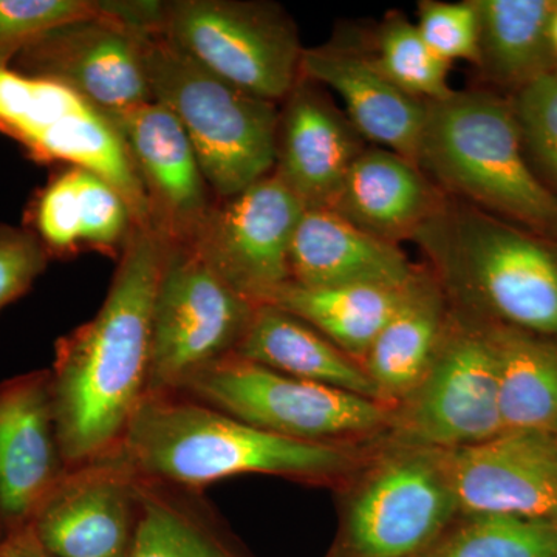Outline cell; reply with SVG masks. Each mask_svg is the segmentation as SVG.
<instances>
[{
    "label": "cell",
    "instance_id": "obj_1",
    "mask_svg": "<svg viewBox=\"0 0 557 557\" xmlns=\"http://www.w3.org/2000/svg\"><path fill=\"white\" fill-rule=\"evenodd\" d=\"M170 244L134 226L100 311L61 336L50 368L69 469L119 449L149 392L157 287Z\"/></svg>",
    "mask_w": 557,
    "mask_h": 557
},
{
    "label": "cell",
    "instance_id": "obj_2",
    "mask_svg": "<svg viewBox=\"0 0 557 557\" xmlns=\"http://www.w3.org/2000/svg\"><path fill=\"white\" fill-rule=\"evenodd\" d=\"M370 445L281 437L182 392H156L143 399L113 453L141 480L188 490L245 474L336 487L358 468Z\"/></svg>",
    "mask_w": 557,
    "mask_h": 557
},
{
    "label": "cell",
    "instance_id": "obj_3",
    "mask_svg": "<svg viewBox=\"0 0 557 557\" xmlns=\"http://www.w3.org/2000/svg\"><path fill=\"white\" fill-rule=\"evenodd\" d=\"M412 239L461 314L557 339V255L548 245L446 200Z\"/></svg>",
    "mask_w": 557,
    "mask_h": 557
},
{
    "label": "cell",
    "instance_id": "obj_4",
    "mask_svg": "<svg viewBox=\"0 0 557 557\" xmlns=\"http://www.w3.org/2000/svg\"><path fill=\"white\" fill-rule=\"evenodd\" d=\"M338 491L325 557H420L458 518L445 453L383 437Z\"/></svg>",
    "mask_w": 557,
    "mask_h": 557
},
{
    "label": "cell",
    "instance_id": "obj_5",
    "mask_svg": "<svg viewBox=\"0 0 557 557\" xmlns=\"http://www.w3.org/2000/svg\"><path fill=\"white\" fill-rule=\"evenodd\" d=\"M417 164L469 203L536 225L557 223V197L527 163L515 112L496 95L454 90L428 101Z\"/></svg>",
    "mask_w": 557,
    "mask_h": 557
},
{
    "label": "cell",
    "instance_id": "obj_6",
    "mask_svg": "<svg viewBox=\"0 0 557 557\" xmlns=\"http://www.w3.org/2000/svg\"><path fill=\"white\" fill-rule=\"evenodd\" d=\"M146 69L153 101L174 113L219 200L276 166L278 109L209 72L161 33L150 36Z\"/></svg>",
    "mask_w": 557,
    "mask_h": 557
},
{
    "label": "cell",
    "instance_id": "obj_7",
    "mask_svg": "<svg viewBox=\"0 0 557 557\" xmlns=\"http://www.w3.org/2000/svg\"><path fill=\"white\" fill-rule=\"evenodd\" d=\"M175 392L271 434L318 445L366 446L391 426L392 409L341 388L293 379L231 355Z\"/></svg>",
    "mask_w": 557,
    "mask_h": 557
},
{
    "label": "cell",
    "instance_id": "obj_8",
    "mask_svg": "<svg viewBox=\"0 0 557 557\" xmlns=\"http://www.w3.org/2000/svg\"><path fill=\"white\" fill-rule=\"evenodd\" d=\"M160 33L190 60L262 100L277 104L298 83V30L273 3L170 0Z\"/></svg>",
    "mask_w": 557,
    "mask_h": 557
},
{
    "label": "cell",
    "instance_id": "obj_9",
    "mask_svg": "<svg viewBox=\"0 0 557 557\" xmlns=\"http://www.w3.org/2000/svg\"><path fill=\"white\" fill-rule=\"evenodd\" d=\"M502 432L493 341L485 322L453 307L434 364L412 394L392 409L384 437L420 448L456 450Z\"/></svg>",
    "mask_w": 557,
    "mask_h": 557
},
{
    "label": "cell",
    "instance_id": "obj_10",
    "mask_svg": "<svg viewBox=\"0 0 557 557\" xmlns=\"http://www.w3.org/2000/svg\"><path fill=\"white\" fill-rule=\"evenodd\" d=\"M0 132L38 161L69 164L100 175L132 212L135 226H150L145 188L108 113L50 81L0 67Z\"/></svg>",
    "mask_w": 557,
    "mask_h": 557
},
{
    "label": "cell",
    "instance_id": "obj_11",
    "mask_svg": "<svg viewBox=\"0 0 557 557\" xmlns=\"http://www.w3.org/2000/svg\"><path fill=\"white\" fill-rule=\"evenodd\" d=\"M258 306L188 245H170L153 302L148 394L175 392L197 370L236 354Z\"/></svg>",
    "mask_w": 557,
    "mask_h": 557
},
{
    "label": "cell",
    "instance_id": "obj_12",
    "mask_svg": "<svg viewBox=\"0 0 557 557\" xmlns=\"http://www.w3.org/2000/svg\"><path fill=\"white\" fill-rule=\"evenodd\" d=\"M152 35L123 16L119 0H100L97 13L33 39L10 69L60 84L104 113L121 112L153 101L146 69Z\"/></svg>",
    "mask_w": 557,
    "mask_h": 557
},
{
    "label": "cell",
    "instance_id": "obj_13",
    "mask_svg": "<svg viewBox=\"0 0 557 557\" xmlns=\"http://www.w3.org/2000/svg\"><path fill=\"white\" fill-rule=\"evenodd\" d=\"M304 211L299 197L271 172L215 201L188 247L231 287L263 304L289 282V248Z\"/></svg>",
    "mask_w": 557,
    "mask_h": 557
},
{
    "label": "cell",
    "instance_id": "obj_14",
    "mask_svg": "<svg viewBox=\"0 0 557 557\" xmlns=\"http://www.w3.org/2000/svg\"><path fill=\"white\" fill-rule=\"evenodd\" d=\"M67 472L50 369L0 381V542L32 527Z\"/></svg>",
    "mask_w": 557,
    "mask_h": 557
},
{
    "label": "cell",
    "instance_id": "obj_15",
    "mask_svg": "<svg viewBox=\"0 0 557 557\" xmlns=\"http://www.w3.org/2000/svg\"><path fill=\"white\" fill-rule=\"evenodd\" d=\"M139 504L138 475L112 453L69 469L30 528L54 557H129Z\"/></svg>",
    "mask_w": 557,
    "mask_h": 557
},
{
    "label": "cell",
    "instance_id": "obj_16",
    "mask_svg": "<svg viewBox=\"0 0 557 557\" xmlns=\"http://www.w3.org/2000/svg\"><path fill=\"white\" fill-rule=\"evenodd\" d=\"M108 116L145 188L150 226L166 244H193L215 201L188 134L157 101Z\"/></svg>",
    "mask_w": 557,
    "mask_h": 557
},
{
    "label": "cell",
    "instance_id": "obj_17",
    "mask_svg": "<svg viewBox=\"0 0 557 557\" xmlns=\"http://www.w3.org/2000/svg\"><path fill=\"white\" fill-rule=\"evenodd\" d=\"M443 453L460 515L557 523L556 435L502 432Z\"/></svg>",
    "mask_w": 557,
    "mask_h": 557
},
{
    "label": "cell",
    "instance_id": "obj_18",
    "mask_svg": "<svg viewBox=\"0 0 557 557\" xmlns=\"http://www.w3.org/2000/svg\"><path fill=\"white\" fill-rule=\"evenodd\" d=\"M282 102L273 172L304 207L329 208L364 150L362 137L318 84L304 76Z\"/></svg>",
    "mask_w": 557,
    "mask_h": 557
},
{
    "label": "cell",
    "instance_id": "obj_19",
    "mask_svg": "<svg viewBox=\"0 0 557 557\" xmlns=\"http://www.w3.org/2000/svg\"><path fill=\"white\" fill-rule=\"evenodd\" d=\"M300 76L338 95L362 138L417 164L428 101L395 86L373 58L336 46L304 49Z\"/></svg>",
    "mask_w": 557,
    "mask_h": 557
},
{
    "label": "cell",
    "instance_id": "obj_20",
    "mask_svg": "<svg viewBox=\"0 0 557 557\" xmlns=\"http://www.w3.org/2000/svg\"><path fill=\"white\" fill-rule=\"evenodd\" d=\"M394 242L359 230L330 208H306L289 248V282L310 288H401L418 273Z\"/></svg>",
    "mask_w": 557,
    "mask_h": 557
},
{
    "label": "cell",
    "instance_id": "obj_21",
    "mask_svg": "<svg viewBox=\"0 0 557 557\" xmlns=\"http://www.w3.org/2000/svg\"><path fill=\"white\" fill-rule=\"evenodd\" d=\"M450 317L453 306L438 278L418 270L361 361L380 403L394 409L412 394L437 358Z\"/></svg>",
    "mask_w": 557,
    "mask_h": 557
},
{
    "label": "cell",
    "instance_id": "obj_22",
    "mask_svg": "<svg viewBox=\"0 0 557 557\" xmlns=\"http://www.w3.org/2000/svg\"><path fill=\"white\" fill-rule=\"evenodd\" d=\"M443 199L418 164L392 150L364 148L330 209L387 242L413 237Z\"/></svg>",
    "mask_w": 557,
    "mask_h": 557
},
{
    "label": "cell",
    "instance_id": "obj_23",
    "mask_svg": "<svg viewBox=\"0 0 557 557\" xmlns=\"http://www.w3.org/2000/svg\"><path fill=\"white\" fill-rule=\"evenodd\" d=\"M234 355L293 379L380 401L357 359L348 357L304 319L274 304H259Z\"/></svg>",
    "mask_w": 557,
    "mask_h": 557
},
{
    "label": "cell",
    "instance_id": "obj_24",
    "mask_svg": "<svg viewBox=\"0 0 557 557\" xmlns=\"http://www.w3.org/2000/svg\"><path fill=\"white\" fill-rule=\"evenodd\" d=\"M129 557H248L199 490L139 479Z\"/></svg>",
    "mask_w": 557,
    "mask_h": 557
},
{
    "label": "cell",
    "instance_id": "obj_25",
    "mask_svg": "<svg viewBox=\"0 0 557 557\" xmlns=\"http://www.w3.org/2000/svg\"><path fill=\"white\" fill-rule=\"evenodd\" d=\"M486 327L496 350L504 432L557 437V339L504 325Z\"/></svg>",
    "mask_w": 557,
    "mask_h": 557
},
{
    "label": "cell",
    "instance_id": "obj_26",
    "mask_svg": "<svg viewBox=\"0 0 557 557\" xmlns=\"http://www.w3.org/2000/svg\"><path fill=\"white\" fill-rule=\"evenodd\" d=\"M408 285L401 288L380 285L310 288L288 282L267 304L304 319L361 364L373 341L397 310Z\"/></svg>",
    "mask_w": 557,
    "mask_h": 557
},
{
    "label": "cell",
    "instance_id": "obj_27",
    "mask_svg": "<svg viewBox=\"0 0 557 557\" xmlns=\"http://www.w3.org/2000/svg\"><path fill=\"white\" fill-rule=\"evenodd\" d=\"M479 16V61L490 75L525 86L545 69L549 24L556 2L549 0H472Z\"/></svg>",
    "mask_w": 557,
    "mask_h": 557
},
{
    "label": "cell",
    "instance_id": "obj_28",
    "mask_svg": "<svg viewBox=\"0 0 557 557\" xmlns=\"http://www.w3.org/2000/svg\"><path fill=\"white\" fill-rule=\"evenodd\" d=\"M420 557H557V523L458 515Z\"/></svg>",
    "mask_w": 557,
    "mask_h": 557
},
{
    "label": "cell",
    "instance_id": "obj_29",
    "mask_svg": "<svg viewBox=\"0 0 557 557\" xmlns=\"http://www.w3.org/2000/svg\"><path fill=\"white\" fill-rule=\"evenodd\" d=\"M373 61L395 86L418 100H445L454 91L449 62L429 49L417 24L399 14L388 17L381 27L379 53Z\"/></svg>",
    "mask_w": 557,
    "mask_h": 557
},
{
    "label": "cell",
    "instance_id": "obj_30",
    "mask_svg": "<svg viewBox=\"0 0 557 557\" xmlns=\"http://www.w3.org/2000/svg\"><path fill=\"white\" fill-rule=\"evenodd\" d=\"M24 226L39 237L51 259L78 251L81 207L76 166L58 172L35 194Z\"/></svg>",
    "mask_w": 557,
    "mask_h": 557
},
{
    "label": "cell",
    "instance_id": "obj_31",
    "mask_svg": "<svg viewBox=\"0 0 557 557\" xmlns=\"http://www.w3.org/2000/svg\"><path fill=\"white\" fill-rule=\"evenodd\" d=\"M98 9L100 0H0V67L44 32Z\"/></svg>",
    "mask_w": 557,
    "mask_h": 557
},
{
    "label": "cell",
    "instance_id": "obj_32",
    "mask_svg": "<svg viewBox=\"0 0 557 557\" xmlns=\"http://www.w3.org/2000/svg\"><path fill=\"white\" fill-rule=\"evenodd\" d=\"M78 170L81 244L104 252L123 251L134 219L123 196L100 175Z\"/></svg>",
    "mask_w": 557,
    "mask_h": 557
},
{
    "label": "cell",
    "instance_id": "obj_33",
    "mask_svg": "<svg viewBox=\"0 0 557 557\" xmlns=\"http://www.w3.org/2000/svg\"><path fill=\"white\" fill-rule=\"evenodd\" d=\"M512 112L528 148L557 180V73H542L520 87Z\"/></svg>",
    "mask_w": 557,
    "mask_h": 557
},
{
    "label": "cell",
    "instance_id": "obj_34",
    "mask_svg": "<svg viewBox=\"0 0 557 557\" xmlns=\"http://www.w3.org/2000/svg\"><path fill=\"white\" fill-rule=\"evenodd\" d=\"M418 32L429 49L446 62L479 61V16L474 2H424Z\"/></svg>",
    "mask_w": 557,
    "mask_h": 557
},
{
    "label": "cell",
    "instance_id": "obj_35",
    "mask_svg": "<svg viewBox=\"0 0 557 557\" xmlns=\"http://www.w3.org/2000/svg\"><path fill=\"white\" fill-rule=\"evenodd\" d=\"M50 260L42 242L27 226L0 223V311L30 292Z\"/></svg>",
    "mask_w": 557,
    "mask_h": 557
},
{
    "label": "cell",
    "instance_id": "obj_36",
    "mask_svg": "<svg viewBox=\"0 0 557 557\" xmlns=\"http://www.w3.org/2000/svg\"><path fill=\"white\" fill-rule=\"evenodd\" d=\"M0 553L5 557H54L42 548L32 528L0 542Z\"/></svg>",
    "mask_w": 557,
    "mask_h": 557
},
{
    "label": "cell",
    "instance_id": "obj_37",
    "mask_svg": "<svg viewBox=\"0 0 557 557\" xmlns=\"http://www.w3.org/2000/svg\"><path fill=\"white\" fill-rule=\"evenodd\" d=\"M549 44H552V49L557 54V3L555 13H553L552 24H549Z\"/></svg>",
    "mask_w": 557,
    "mask_h": 557
},
{
    "label": "cell",
    "instance_id": "obj_38",
    "mask_svg": "<svg viewBox=\"0 0 557 557\" xmlns=\"http://www.w3.org/2000/svg\"><path fill=\"white\" fill-rule=\"evenodd\" d=\"M0 557H5V556H3L2 553H0Z\"/></svg>",
    "mask_w": 557,
    "mask_h": 557
},
{
    "label": "cell",
    "instance_id": "obj_39",
    "mask_svg": "<svg viewBox=\"0 0 557 557\" xmlns=\"http://www.w3.org/2000/svg\"><path fill=\"white\" fill-rule=\"evenodd\" d=\"M557 73V72H556Z\"/></svg>",
    "mask_w": 557,
    "mask_h": 557
}]
</instances>
